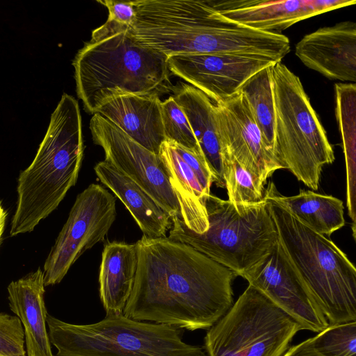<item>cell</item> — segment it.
Instances as JSON below:
<instances>
[{"label":"cell","mask_w":356,"mask_h":356,"mask_svg":"<svg viewBox=\"0 0 356 356\" xmlns=\"http://www.w3.org/2000/svg\"><path fill=\"white\" fill-rule=\"evenodd\" d=\"M94 170L124 204L145 236L165 237L172 226L171 217L145 190L105 160L97 163Z\"/></svg>","instance_id":"obj_21"},{"label":"cell","mask_w":356,"mask_h":356,"mask_svg":"<svg viewBox=\"0 0 356 356\" xmlns=\"http://www.w3.org/2000/svg\"><path fill=\"white\" fill-rule=\"evenodd\" d=\"M161 117L165 140L202 154L185 113L172 95L161 102Z\"/></svg>","instance_id":"obj_28"},{"label":"cell","mask_w":356,"mask_h":356,"mask_svg":"<svg viewBox=\"0 0 356 356\" xmlns=\"http://www.w3.org/2000/svg\"><path fill=\"white\" fill-rule=\"evenodd\" d=\"M272 74L275 154L284 169L317 191L323 167L335 160L333 147L300 78L281 61Z\"/></svg>","instance_id":"obj_8"},{"label":"cell","mask_w":356,"mask_h":356,"mask_svg":"<svg viewBox=\"0 0 356 356\" xmlns=\"http://www.w3.org/2000/svg\"><path fill=\"white\" fill-rule=\"evenodd\" d=\"M295 54L306 67L329 79L355 83V22H341L305 35Z\"/></svg>","instance_id":"obj_17"},{"label":"cell","mask_w":356,"mask_h":356,"mask_svg":"<svg viewBox=\"0 0 356 356\" xmlns=\"http://www.w3.org/2000/svg\"><path fill=\"white\" fill-rule=\"evenodd\" d=\"M160 95L129 94L106 100L97 111L137 143L156 154L165 140Z\"/></svg>","instance_id":"obj_18"},{"label":"cell","mask_w":356,"mask_h":356,"mask_svg":"<svg viewBox=\"0 0 356 356\" xmlns=\"http://www.w3.org/2000/svg\"><path fill=\"white\" fill-rule=\"evenodd\" d=\"M49 340L56 356H206L183 340L184 330L121 314L91 324H74L47 313Z\"/></svg>","instance_id":"obj_7"},{"label":"cell","mask_w":356,"mask_h":356,"mask_svg":"<svg viewBox=\"0 0 356 356\" xmlns=\"http://www.w3.org/2000/svg\"><path fill=\"white\" fill-rule=\"evenodd\" d=\"M213 8L232 21L270 33L286 29L303 19L342 7L355 0H210Z\"/></svg>","instance_id":"obj_16"},{"label":"cell","mask_w":356,"mask_h":356,"mask_svg":"<svg viewBox=\"0 0 356 356\" xmlns=\"http://www.w3.org/2000/svg\"><path fill=\"white\" fill-rule=\"evenodd\" d=\"M209 227L202 234L188 229L178 217L171 218L169 239L189 245L237 276L268 254L278 233L264 201L234 204L212 194L205 202Z\"/></svg>","instance_id":"obj_6"},{"label":"cell","mask_w":356,"mask_h":356,"mask_svg":"<svg viewBox=\"0 0 356 356\" xmlns=\"http://www.w3.org/2000/svg\"><path fill=\"white\" fill-rule=\"evenodd\" d=\"M129 35L141 46L168 57L186 54H236L243 32L218 13L210 0H136Z\"/></svg>","instance_id":"obj_4"},{"label":"cell","mask_w":356,"mask_h":356,"mask_svg":"<svg viewBox=\"0 0 356 356\" xmlns=\"http://www.w3.org/2000/svg\"><path fill=\"white\" fill-rule=\"evenodd\" d=\"M83 156L79 103L64 93L35 158L19 175L10 236L32 232L58 207L76 183Z\"/></svg>","instance_id":"obj_2"},{"label":"cell","mask_w":356,"mask_h":356,"mask_svg":"<svg viewBox=\"0 0 356 356\" xmlns=\"http://www.w3.org/2000/svg\"><path fill=\"white\" fill-rule=\"evenodd\" d=\"M277 62L267 56L234 54L174 55L168 60L171 74L215 102L236 94L252 75Z\"/></svg>","instance_id":"obj_14"},{"label":"cell","mask_w":356,"mask_h":356,"mask_svg":"<svg viewBox=\"0 0 356 356\" xmlns=\"http://www.w3.org/2000/svg\"><path fill=\"white\" fill-rule=\"evenodd\" d=\"M10 309L23 326L26 356H54L47 327L43 270L39 267L7 287Z\"/></svg>","instance_id":"obj_19"},{"label":"cell","mask_w":356,"mask_h":356,"mask_svg":"<svg viewBox=\"0 0 356 356\" xmlns=\"http://www.w3.org/2000/svg\"><path fill=\"white\" fill-rule=\"evenodd\" d=\"M8 213L0 200V245L2 241L3 234L6 227Z\"/></svg>","instance_id":"obj_32"},{"label":"cell","mask_w":356,"mask_h":356,"mask_svg":"<svg viewBox=\"0 0 356 356\" xmlns=\"http://www.w3.org/2000/svg\"><path fill=\"white\" fill-rule=\"evenodd\" d=\"M0 356H26L22 324L5 312H0Z\"/></svg>","instance_id":"obj_30"},{"label":"cell","mask_w":356,"mask_h":356,"mask_svg":"<svg viewBox=\"0 0 356 356\" xmlns=\"http://www.w3.org/2000/svg\"><path fill=\"white\" fill-rule=\"evenodd\" d=\"M108 12V19L92 32L90 41H97L119 33L129 31L136 16L134 1L97 0Z\"/></svg>","instance_id":"obj_29"},{"label":"cell","mask_w":356,"mask_h":356,"mask_svg":"<svg viewBox=\"0 0 356 356\" xmlns=\"http://www.w3.org/2000/svg\"><path fill=\"white\" fill-rule=\"evenodd\" d=\"M159 155L170 173L181 220L191 230L204 233L209 227L205 202L214 183L204 155L170 140L162 143Z\"/></svg>","instance_id":"obj_15"},{"label":"cell","mask_w":356,"mask_h":356,"mask_svg":"<svg viewBox=\"0 0 356 356\" xmlns=\"http://www.w3.org/2000/svg\"><path fill=\"white\" fill-rule=\"evenodd\" d=\"M299 323L248 284L204 337L206 356H282Z\"/></svg>","instance_id":"obj_9"},{"label":"cell","mask_w":356,"mask_h":356,"mask_svg":"<svg viewBox=\"0 0 356 356\" xmlns=\"http://www.w3.org/2000/svg\"><path fill=\"white\" fill-rule=\"evenodd\" d=\"M335 115L347 164L355 163L356 140V85L336 83Z\"/></svg>","instance_id":"obj_26"},{"label":"cell","mask_w":356,"mask_h":356,"mask_svg":"<svg viewBox=\"0 0 356 356\" xmlns=\"http://www.w3.org/2000/svg\"><path fill=\"white\" fill-rule=\"evenodd\" d=\"M138 268L136 243L104 245L99 268V298L106 315L123 314L131 293Z\"/></svg>","instance_id":"obj_22"},{"label":"cell","mask_w":356,"mask_h":356,"mask_svg":"<svg viewBox=\"0 0 356 356\" xmlns=\"http://www.w3.org/2000/svg\"><path fill=\"white\" fill-rule=\"evenodd\" d=\"M168 60L166 55L136 42L129 31L89 41L72 62L77 95L84 109L95 114L115 96L170 93L174 86Z\"/></svg>","instance_id":"obj_3"},{"label":"cell","mask_w":356,"mask_h":356,"mask_svg":"<svg viewBox=\"0 0 356 356\" xmlns=\"http://www.w3.org/2000/svg\"><path fill=\"white\" fill-rule=\"evenodd\" d=\"M273 65L252 75L238 91L245 97L254 122L264 140L275 154V108L272 74Z\"/></svg>","instance_id":"obj_24"},{"label":"cell","mask_w":356,"mask_h":356,"mask_svg":"<svg viewBox=\"0 0 356 356\" xmlns=\"http://www.w3.org/2000/svg\"><path fill=\"white\" fill-rule=\"evenodd\" d=\"M172 92L189 122L214 183L218 187H225L215 102L186 83L178 82Z\"/></svg>","instance_id":"obj_20"},{"label":"cell","mask_w":356,"mask_h":356,"mask_svg":"<svg viewBox=\"0 0 356 356\" xmlns=\"http://www.w3.org/2000/svg\"><path fill=\"white\" fill-rule=\"evenodd\" d=\"M310 339L323 356H356V321L329 325Z\"/></svg>","instance_id":"obj_27"},{"label":"cell","mask_w":356,"mask_h":356,"mask_svg":"<svg viewBox=\"0 0 356 356\" xmlns=\"http://www.w3.org/2000/svg\"><path fill=\"white\" fill-rule=\"evenodd\" d=\"M238 276L294 318L302 330L318 333L329 325L279 237L268 254Z\"/></svg>","instance_id":"obj_12"},{"label":"cell","mask_w":356,"mask_h":356,"mask_svg":"<svg viewBox=\"0 0 356 356\" xmlns=\"http://www.w3.org/2000/svg\"><path fill=\"white\" fill-rule=\"evenodd\" d=\"M90 130L94 143L102 147L105 161L138 184L171 218L181 219L170 173L159 154L137 143L99 113L90 119Z\"/></svg>","instance_id":"obj_11"},{"label":"cell","mask_w":356,"mask_h":356,"mask_svg":"<svg viewBox=\"0 0 356 356\" xmlns=\"http://www.w3.org/2000/svg\"><path fill=\"white\" fill-rule=\"evenodd\" d=\"M264 199L277 204L302 224L324 236H330L346 224L343 203L332 195L302 189L296 195L285 196L269 181Z\"/></svg>","instance_id":"obj_23"},{"label":"cell","mask_w":356,"mask_h":356,"mask_svg":"<svg viewBox=\"0 0 356 356\" xmlns=\"http://www.w3.org/2000/svg\"><path fill=\"white\" fill-rule=\"evenodd\" d=\"M221 160L227 200L234 204H255L264 200V186L222 147Z\"/></svg>","instance_id":"obj_25"},{"label":"cell","mask_w":356,"mask_h":356,"mask_svg":"<svg viewBox=\"0 0 356 356\" xmlns=\"http://www.w3.org/2000/svg\"><path fill=\"white\" fill-rule=\"evenodd\" d=\"M123 314L183 330H208L232 306L233 270L189 245L145 235Z\"/></svg>","instance_id":"obj_1"},{"label":"cell","mask_w":356,"mask_h":356,"mask_svg":"<svg viewBox=\"0 0 356 356\" xmlns=\"http://www.w3.org/2000/svg\"><path fill=\"white\" fill-rule=\"evenodd\" d=\"M265 200V199H264ZM278 237L329 325L356 321V268L329 238L265 200Z\"/></svg>","instance_id":"obj_5"},{"label":"cell","mask_w":356,"mask_h":356,"mask_svg":"<svg viewBox=\"0 0 356 356\" xmlns=\"http://www.w3.org/2000/svg\"><path fill=\"white\" fill-rule=\"evenodd\" d=\"M282 356H323L312 346L311 339L289 347Z\"/></svg>","instance_id":"obj_31"},{"label":"cell","mask_w":356,"mask_h":356,"mask_svg":"<svg viewBox=\"0 0 356 356\" xmlns=\"http://www.w3.org/2000/svg\"><path fill=\"white\" fill-rule=\"evenodd\" d=\"M215 103L221 148L265 186L268 178L284 168L254 122L245 97L238 91Z\"/></svg>","instance_id":"obj_13"},{"label":"cell","mask_w":356,"mask_h":356,"mask_svg":"<svg viewBox=\"0 0 356 356\" xmlns=\"http://www.w3.org/2000/svg\"><path fill=\"white\" fill-rule=\"evenodd\" d=\"M115 197L99 184L80 193L44 264L45 286L60 283L85 251L104 240L116 218Z\"/></svg>","instance_id":"obj_10"}]
</instances>
